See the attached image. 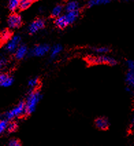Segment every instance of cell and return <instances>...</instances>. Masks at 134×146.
Listing matches in <instances>:
<instances>
[{"instance_id": "cb8c5ba5", "label": "cell", "mask_w": 134, "mask_h": 146, "mask_svg": "<svg viewBox=\"0 0 134 146\" xmlns=\"http://www.w3.org/2000/svg\"><path fill=\"white\" fill-rule=\"evenodd\" d=\"M17 128V124L15 122H11L10 123H8L7 130L9 131V132H14Z\"/></svg>"}, {"instance_id": "603a6c76", "label": "cell", "mask_w": 134, "mask_h": 146, "mask_svg": "<svg viewBox=\"0 0 134 146\" xmlns=\"http://www.w3.org/2000/svg\"><path fill=\"white\" fill-rule=\"evenodd\" d=\"M11 37H12V36H11V33L8 31H4V32L1 34L2 42H6V41H8Z\"/></svg>"}, {"instance_id": "ac0fdd59", "label": "cell", "mask_w": 134, "mask_h": 146, "mask_svg": "<svg viewBox=\"0 0 134 146\" xmlns=\"http://www.w3.org/2000/svg\"><path fill=\"white\" fill-rule=\"evenodd\" d=\"M33 0H20L19 8L22 11L26 10L32 4Z\"/></svg>"}, {"instance_id": "5bb4252c", "label": "cell", "mask_w": 134, "mask_h": 146, "mask_svg": "<svg viewBox=\"0 0 134 146\" xmlns=\"http://www.w3.org/2000/svg\"><path fill=\"white\" fill-rule=\"evenodd\" d=\"M79 4L75 0L69 1L66 6V11L67 12H71V11H75L79 10Z\"/></svg>"}, {"instance_id": "7a4b0ae2", "label": "cell", "mask_w": 134, "mask_h": 146, "mask_svg": "<svg viewBox=\"0 0 134 146\" xmlns=\"http://www.w3.org/2000/svg\"><path fill=\"white\" fill-rule=\"evenodd\" d=\"M87 60L91 64H106L109 66H115L117 61L114 58L109 57L105 54H99L98 56H90Z\"/></svg>"}, {"instance_id": "30bf717a", "label": "cell", "mask_w": 134, "mask_h": 146, "mask_svg": "<svg viewBox=\"0 0 134 146\" xmlns=\"http://www.w3.org/2000/svg\"><path fill=\"white\" fill-rule=\"evenodd\" d=\"M27 53V46H25V45H20L19 47H18V48L16 50L15 52H14V56H15V58L16 59L21 60V59H23L25 57Z\"/></svg>"}, {"instance_id": "d6986e66", "label": "cell", "mask_w": 134, "mask_h": 146, "mask_svg": "<svg viewBox=\"0 0 134 146\" xmlns=\"http://www.w3.org/2000/svg\"><path fill=\"white\" fill-rule=\"evenodd\" d=\"M39 84V80L38 78H32L30 80L28 81V86L31 89H34L37 87Z\"/></svg>"}, {"instance_id": "f546056e", "label": "cell", "mask_w": 134, "mask_h": 146, "mask_svg": "<svg viewBox=\"0 0 134 146\" xmlns=\"http://www.w3.org/2000/svg\"><path fill=\"white\" fill-rule=\"evenodd\" d=\"M33 1H34V0H33Z\"/></svg>"}, {"instance_id": "7402d4cb", "label": "cell", "mask_w": 134, "mask_h": 146, "mask_svg": "<svg viewBox=\"0 0 134 146\" xmlns=\"http://www.w3.org/2000/svg\"><path fill=\"white\" fill-rule=\"evenodd\" d=\"M13 81H14L13 78L12 77H10V76H8V77L6 79V81H5L4 82L1 84V86H2V87H4V88L10 87V86L12 85Z\"/></svg>"}, {"instance_id": "3957f363", "label": "cell", "mask_w": 134, "mask_h": 146, "mask_svg": "<svg viewBox=\"0 0 134 146\" xmlns=\"http://www.w3.org/2000/svg\"><path fill=\"white\" fill-rule=\"evenodd\" d=\"M24 114H26L25 103L21 102L14 108L7 112V114H6V117L7 120H12L14 118L21 117Z\"/></svg>"}, {"instance_id": "5b68a950", "label": "cell", "mask_w": 134, "mask_h": 146, "mask_svg": "<svg viewBox=\"0 0 134 146\" xmlns=\"http://www.w3.org/2000/svg\"><path fill=\"white\" fill-rule=\"evenodd\" d=\"M50 50V47L47 44H41L36 46L31 51L32 55L34 57H42L49 52Z\"/></svg>"}, {"instance_id": "4316f807", "label": "cell", "mask_w": 134, "mask_h": 146, "mask_svg": "<svg viewBox=\"0 0 134 146\" xmlns=\"http://www.w3.org/2000/svg\"><path fill=\"white\" fill-rule=\"evenodd\" d=\"M7 64V59L6 57H0V67H3Z\"/></svg>"}, {"instance_id": "e0dca14e", "label": "cell", "mask_w": 134, "mask_h": 146, "mask_svg": "<svg viewBox=\"0 0 134 146\" xmlns=\"http://www.w3.org/2000/svg\"><path fill=\"white\" fill-rule=\"evenodd\" d=\"M62 11H63V8L60 5H58L53 8L52 12H51V15L54 17H58L62 15Z\"/></svg>"}, {"instance_id": "83f0119b", "label": "cell", "mask_w": 134, "mask_h": 146, "mask_svg": "<svg viewBox=\"0 0 134 146\" xmlns=\"http://www.w3.org/2000/svg\"><path fill=\"white\" fill-rule=\"evenodd\" d=\"M131 123H132V124H134V114H133V119H132Z\"/></svg>"}, {"instance_id": "ba28073f", "label": "cell", "mask_w": 134, "mask_h": 146, "mask_svg": "<svg viewBox=\"0 0 134 146\" xmlns=\"http://www.w3.org/2000/svg\"><path fill=\"white\" fill-rule=\"evenodd\" d=\"M125 82L127 84L126 90L127 92H131L134 90V70H127L125 77Z\"/></svg>"}, {"instance_id": "9a60e30c", "label": "cell", "mask_w": 134, "mask_h": 146, "mask_svg": "<svg viewBox=\"0 0 134 146\" xmlns=\"http://www.w3.org/2000/svg\"><path fill=\"white\" fill-rule=\"evenodd\" d=\"M62 50V48L60 45H56V46H54L52 48V49L51 50L50 52V57L51 59H55L59 53L61 52Z\"/></svg>"}, {"instance_id": "f1b7e54d", "label": "cell", "mask_w": 134, "mask_h": 146, "mask_svg": "<svg viewBox=\"0 0 134 146\" xmlns=\"http://www.w3.org/2000/svg\"><path fill=\"white\" fill-rule=\"evenodd\" d=\"M2 42V39H1V34H0V43Z\"/></svg>"}, {"instance_id": "6da1fadb", "label": "cell", "mask_w": 134, "mask_h": 146, "mask_svg": "<svg viewBox=\"0 0 134 146\" xmlns=\"http://www.w3.org/2000/svg\"><path fill=\"white\" fill-rule=\"evenodd\" d=\"M41 99H42V95L39 90L32 91L28 95L25 102L26 114H32L35 111L36 106Z\"/></svg>"}, {"instance_id": "d4e9b609", "label": "cell", "mask_w": 134, "mask_h": 146, "mask_svg": "<svg viewBox=\"0 0 134 146\" xmlns=\"http://www.w3.org/2000/svg\"><path fill=\"white\" fill-rule=\"evenodd\" d=\"M126 65L127 70H134V61L131 59H128L126 61Z\"/></svg>"}, {"instance_id": "8fae6325", "label": "cell", "mask_w": 134, "mask_h": 146, "mask_svg": "<svg viewBox=\"0 0 134 146\" xmlns=\"http://www.w3.org/2000/svg\"><path fill=\"white\" fill-rule=\"evenodd\" d=\"M95 125L99 130H105L108 128L109 121L106 118L99 117L95 121Z\"/></svg>"}, {"instance_id": "44dd1931", "label": "cell", "mask_w": 134, "mask_h": 146, "mask_svg": "<svg viewBox=\"0 0 134 146\" xmlns=\"http://www.w3.org/2000/svg\"><path fill=\"white\" fill-rule=\"evenodd\" d=\"M8 125V122L7 119L1 120L0 121V134L4 132L5 130H7V127Z\"/></svg>"}, {"instance_id": "52a82bcc", "label": "cell", "mask_w": 134, "mask_h": 146, "mask_svg": "<svg viewBox=\"0 0 134 146\" xmlns=\"http://www.w3.org/2000/svg\"><path fill=\"white\" fill-rule=\"evenodd\" d=\"M8 24L10 29H16L19 28L22 24V19L21 17L18 14H12L8 17Z\"/></svg>"}, {"instance_id": "484cf974", "label": "cell", "mask_w": 134, "mask_h": 146, "mask_svg": "<svg viewBox=\"0 0 134 146\" xmlns=\"http://www.w3.org/2000/svg\"><path fill=\"white\" fill-rule=\"evenodd\" d=\"M10 146H20L21 145V143L16 139H12L9 143Z\"/></svg>"}, {"instance_id": "4fadbf2b", "label": "cell", "mask_w": 134, "mask_h": 146, "mask_svg": "<svg viewBox=\"0 0 134 146\" xmlns=\"http://www.w3.org/2000/svg\"><path fill=\"white\" fill-rule=\"evenodd\" d=\"M110 1L111 0H89L88 2V6L91 8L100 5H105L109 4Z\"/></svg>"}, {"instance_id": "ffe728a7", "label": "cell", "mask_w": 134, "mask_h": 146, "mask_svg": "<svg viewBox=\"0 0 134 146\" xmlns=\"http://www.w3.org/2000/svg\"><path fill=\"white\" fill-rule=\"evenodd\" d=\"M95 52L99 54H105L110 52V49L107 47H99L94 49Z\"/></svg>"}, {"instance_id": "7c38bea8", "label": "cell", "mask_w": 134, "mask_h": 146, "mask_svg": "<svg viewBox=\"0 0 134 146\" xmlns=\"http://www.w3.org/2000/svg\"><path fill=\"white\" fill-rule=\"evenodd\" d=\"M55 24L57 27L59 28V29H64V28L68 26V24L67 21H66L65 18H64V15H60L56 18Z\"/></svg>"}, {"instance_id": "277c9868", "label": "cell", "mask_w": 134, "mask_h": 146, "mask_svg": "<svg viewBox=\"0 0 134 146\" xmlns=\"http://www.w3.org/2000/svg\"><path fill=\"white\" fill-rule=\"evenodd\" d=\"M21 38L19 35H14L8 41L6 46V50L8 52H14L20 46Z\"/></svg>"}, {"instance_id": "2e32d148", "label": "cell", "mask_w": 134, "mask_h": 146, "mask_svg": "<svg viewBox=\"0 0 134 146\" xmlns=\"http://www.w3.org/2000/svg\"><path fill=\"white\" fill-rule=\"evenodd\" d=\"M20 0H9L8 2V8L10 11H16L18 8H19Z\"/></svg>"}, {"instance_id": "9c48e42d", "label": "cell", "mask_w": 134, "mask_h": 146, "mask_svg": "<svg viewBox=\"0 0 134 146\" xmlns=\"http://www.w3.org/2000/svg\"><path fill=\"white\" fill-rule=\"evenodd\" d=\"M79 15V12L78 11H71V12H67V14L64 15L66 21H67L68 26L72 24L76 21Z\"/></svg>"}, {"instance_id": "8992f818", "label": "cell", "mask_w": 134, "mask_h": 146, "mask_svg": "<svg viewBox=\"0 0 134 146\" xmlns=\"http://www.w3.org/2000/svg\"><path fill=\"white\" fill-rule=\"evenodd\" d=\"M45 21L42 19H37L34 20L28 27V31L30 34H35L44 27Z\"/></svg>"}, {"instance_id": "4dcf8cb0", "label": "cell", "mask_w": 134, "mask_h": 146, "mask_svg": "<svg viewBox=\"0 0 134 146\" xmlns=\"http://www.w3.org/2000/svg\"><path fill=\"white\" fill-rule=\"evenodd\" d=\"M127 1H128V0H127Z\"/></svg>"}]
</instances>
